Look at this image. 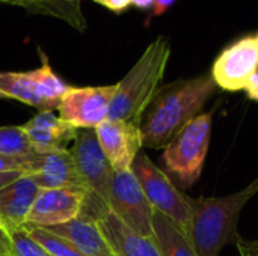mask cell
I'll list each match as a JSON object with an SVG mask.
<instances>
[{"label":"cell","mask_w":258,"mask_h":256,"mask_svg":"<svg viewBox=\"0 0 258 256\" xmlns=\"http://www.w3.org/2000/svg\"><path fill=\"white\" fill-rule=\"evenodd\" d=\"M216 88L212 74L181 78L160 86L141 122L144 146L165 148L201 113Z\"/></svg>","instance_id":"cell-1"},{"label":"cell","mask_w":258,"mask_h":256,"mask_svg":"<svg viewBox=\"0 0 258 256\" xmlns=\"http://www.w3.org/2000/svg\"><path fill=\"white\" fill-rule=\"evenodd\" d=\"M169 57L171 44L166 36L160 35L145 48L124 78L116 83L109 119L141 127L147 109L160 89Z\"/></svg>","instance_id":"cell-2"},{"label":"cell","mask_w":258,"mask_h":256,"mask_svg":"<svg viewBox=\"0 0 258 256\" xmlns=\"http://www.w3.org/2000/svg\"><path fill=\"white\" fill-rule=\"evenodd\" d=\"M258 193V178L240 192L221 198H190V240L200 256H219L228 243H237V222L243 207Z\"/></svg>","instance_id":"cell-3"},{"label":"cell","mask_w":258,"mask_h":256,"mask_svg":"<svg viewBox=\"0 0 258 256\" xmlns=\"http://www.w3.org/2000/svg\"><path fill=\"white\" fill-rule=\"evenodd\" d=\"M70 152L86 190L80 216L98 220L110 213L109 193L115 172L100 146L95 130H79Z\"/></svg>","instance_id":"cell-4"},{"label":"cell","mask_w":258,"mask_h":256,"mask_svg":"<svg viewBox=\"0 0 258 256\" xmlns=\"http://www.w3.org/2000/svg\"><path fill=\"white\" fill-rule=\"evenodd\" d=\"M212 113H200L166 146L162 155L166 170L181 187H192L201 177L212 139Z\"/></svg>","instance_id":"cell-5"},{"label":"cell","mask_w":258,"mask_h":256,"mask_svg":"<svg viewBox=\"0 0 258 256\" xmlns=\"http://www.w3.org/2000/svg\"><path fill=\"white\" fill-rule=\"evenodd\" d=\"M150 205L154 211L168 217L183 232L190 237L192 207L190 198L183 195L165 170L151 161V158L139 152L132 166Z\"/></svg>","instance_id":"cell-6"},{"label":"cell","mask_w":258,"mask_h":256,"mask_svg":"<svg viewBox=\"0 0 258 256\" xmlns=\"http://www.w3.org/2000/svg\"><path fill=\"white\" fill-rule=\"evenodd\" d=\"M41 59L42 63L36 69L26 72H0V92H3L6 98L39 109V112H53L57 109L70 86L57 77L42 51Z\"/></svg>","instance_id":"cell-7"},{"label":"cell","mask_w":258,"mask_h":256,"mask_svg":"<svg viewBox=\"0 0 258 256\" xmlns=\"http://www.w3.org/2000/svg\"><path fill=\"white\" fill-rule=\"evenodd\" d=\"M109 208L110 213H113L132 231L142 237L154 238V210L132 169L113 174L109 193Z\"/></svg>","instance_id":"cell-8"},{"label":"cell","mask_w":258,"mask_h":256,"mask_svg":"<svg viewBox=\"0 0 258 256\" xmlns=\"http://www.w3.org/2000/svg\"><path fill=\"white\" fill-rule=\"evenodd\" d=\"M116 84L68 88L57 110L59 118L77 130H95L109 119V109Z\"/></svg>","instance_id":"cell-9"},{"label":"cell","mask_w":258,"mask_h":256,"mask_svg":"<svg viewBox=\"0 0 258 256\" xmlns=\"http://www.w3.org/2000/svg\"><path fill=\"white\" fill-rule=\"evenodd\" d=\"M258 71V38L243 36L224 48L212 66V77L218 88L243 91L248 80Z\"/></svg>","instance_id":"cell-10"},{"label":"cell","mask_w":258,"mask_h":256,"mask_svg":"<svg viewBox=\"0 0 258 256\" xmlns=\"http://www.w3.org/2000/svg\"><path fill=\"white\" fill-rule=\"evenodd\" d=\"M86 192L83 189H48L36 196L26 225L51 228L63 225L82 214Z\"/></svg>","instance_id":"cell-11"},{"label":"cell","mask_w":258,"mask_h":256,"mask_svg":"<svg viewBox=\"0 0 258 256\" xmlns=\"http://www.w3.org/2000/svg\"><path fill=\"white\" fill-rule=\"evenodd\" d=\"M95 134L113 172L130 170L144 146L141 127L125 121L106 119L95 128Z\"/></svg>","instance_id":"cell-12"},{"label":"cell","mask_w":258,"mask_h":256,"mask_svg":"<svg viewBox=\"0 0 258 256\" xmlns=\"http://www.w3.org/2000/svg\"><path fill=\"white\" fill-rule=\"evenodd\" d=\"M36 154H50L71 148L79 130L56 116L51 110L39 112L21 125Z\"/></svg>","instance_id":"cell-13"},{"label":"cell","mask_w":258,"mask_h":256,"mask_svg":"<svg viewBox=\"0 0 258 256\" xmlns=\"http://www.w3.org/2000/svg\"><path fill=\"white\" fill-rule=\"evenodd\" d=\"M29 175L33 178V181L41 190L71 187L85 190L70 149L50 154H39L36 167Z\"/></svg>","instance_id":"cell-14"},{"label":"cell","mask_w":258,"mask_h":256,"mask_svg":"<svg viewBox=\"0 0 258 256\" xmlns=\"http://www.w3.org/2000/svg\"><path fill=\"white\" fill-rule=\"evenodd\" d=\"M39 192L41 189L29 174H23L14 183L0 189V217L6 229L26 225V219Z\"/></svg>","instance_id":"cell-15"},{"label":"cell","mask_w":258,"mask_h":256,"mask_svg":"<svg viewBox=\"0 0 258 256\" xmlns=\"http://www.w3.org/2000/svg\"><path fill=\"white\" fill-rule=\"evenodd\" d=\"M56 235L70 241L85 256H116L115 250L103 235L97 220L79 216L63 225L47 228Z\"/></svg>","instance_id":"cell-16"},{"label":"cell","mask_w":258,"mask_h":256,"mask_svg":"<svg viewBox=\"0 0 258 256\" xmlns=\"http://www.w3.org/2000/svg\"><path fill=\"white\" fill-rule=\"evenodd\" d=\"M97 223L116 256H163L156 238L136 234L113 213H107Z\"/></svg>","instance_id":"cell-17"},{"label":"cell","mask_w":258,"mask_h":256,"mask_svg":"<svg viewBox=\"0 0 258 256\" xmlns=\"http://www.w3.org/2000/svg\"><path fill=\"white\" fill-rule=\"evenodd\" d=\"M153 226L154 238L163 256H200L194 247L190 237L163 214L154 211Z\"/></svg>","instance_id":"cell-18"},{"label":"cell","mask_w":258,"mask_h":256,"mask_svg":"<svg viewBox=\"0 0 258 256\" xmlns=\"http://www.w3.org/2000/svg\"><path fill=\"white\" fill-rule=\"evenodd\" d=\"M29 235L50 256H85L82 255L70 241L48 231L47 228L24 225Z\"/></svg>","instance_id":"cell-19"},{"label":"cell","mask_w":258,"mask_h":256,"mask_svg":"<svg viewBox=\"0 0 258 256\" xmlns=\"http://www.w3.org/2000/svg\"><path fill=\"white\" fill-rule=\"evenodd\" d=\"M0 154L15 157H33L36 151L20 127H0Z\"/></svg>","instance_id":"cell-20"},{"label":"cell","mask_w":258,"mask_h":256,"mask_svg":"<svg viewBox=\"0 0 258 256\" xmlns=\"http://www.w3.org/2000/svg\"><path fill=\"white\" fill-rule=\"evenodd\" d=\"M11 238L12 256H50L26 231V228L6 229Z\"/></svg>","instance_id":"cell-21"},{"label":"cell","mask_w":258,"mask_h":256,"mask_svg":"<svg viewBox=\"0 0 258 256\" xmlns=\"http://www.w3.org/2000/svg\"><path fill=\"white\" fill-rule=\"evenodd\" d=\"M38 158H39V154L33 157H15V155L0 154V174L3 172L32 174L36 167Z\"/></svg>","instance_id":"cell-22"},{"label":"cell","mask_w":258,"mask_h":256,"mask_svg":"<svg viewBox=\"0 0 258 256\" xmlns=\"http://www.w3.org/2000/svg\"><path fill=\"white\" fill-rule=\"evenodd\" d=\"M94 2L115 14H121V12L127 11L128 6L132 5V0H94Z\"/></svg>","instance_id":"cell-23"},{"label":"cell","mask_w":258,"mask_h":256,"mask_svg":"<svg viewBox=\"0 0 258 256\" xmlns=\"http://www.w3.org/2000/svg\"><path fill=\"white\" fill-rule=\"evenodd\" d=\"M177 0H154V5H153V11H151V14L148 15V21H147V24L151 21V18H154V17H159V15H163L174 3H175Z\"/></svg>","instance_id":"cell-24"},{"label":"cell","mask_w":258,"mask_h":256,"mask_svg":"<svg viewBox=\"0 0 258 256\" xmlns=\"http://www.w3.org/2000/svg\"><path fill=\"white\" fill-rule=\"evenodd\" d=\"M242 256H258V241H243L242 238L236 243Z\"/></svg>","instance_id":"cell-25"},{"label":"cell","mask_w":258,"mask_h":256,"mask_svg":"<svg viewBox=\"0 0 258 256\" xmlns=\"http://www.w3.org/2000/svg\"><path fill=\"white\" fill-rule=\"evenodd\" d=\"M243 91L246 92V95H248L249 100L257 101L258 103V71L248 80V83H246V86H245Z\"/></svg>","instance_id":"cell-26"},{"label":"cell","mask_w":258,"mask_h":256,"mask_svg":"<svg viewBox=\"0 0 258 256\" xmlns=\"http://www.w3.org/2000/svg\"><path fill=\"white\" fill-rule=\"evenodd\" d=\"M0 255H12L11 238L6 231H0Z\"/></svg>","instance_id":"cell-27"},{"label":"cell","mask_w":258,"mask_h":256,"mask_svg":"<svg viewBox=\"0 0 258 256\" xmlns=\"http://www.w3.org/2000/svg\"><path fill=\"white\" fill-rule=\"evenodd\" d=\"M21 175H23L21 172H3V174H0V189H3L5 186L14 183Z\"/></svg>","instance_id":"cell-28"},{"label":"cell","mask_w":258,"mask_h":256,"mask_svg":"<svg viewBox=\"0 0 258 256\" xmlns=\"http://www.w3.org/2000/svg\"><path fill=\"white\" fill-rule=\"evenodd\" d=\"M132 5H135L138 9H150L154 5V0H132Z\"/></svg>","instance_id":"cell-29"},{"label":"cell","mask_w":258,"mask_h":256,"mask_svg":"<svg viewBox=\"0 0 258 256\" xmlns=\"http://www.w3.org/2000/svg\"><path fill=\"white\" fill-rule=\"evenodd\" d=\"M29 2H47V0H15V3H29ZM68 2H74V0H68Z\"/></svg>","instance_id":"cell-30"},{"label":"cell","mask_w":258,"mask_h":256,"mask_svg":"<svg viewBox=\"0 0 258 256\" xmlns=\"http://www.w3.org/2000/svg\"><path fill=\"white\" fill-rule=\"evenodd\" d=\"M0 231H6V226H5V222L2 217H0Z\"/></svg>","instance_id":"cell-31"},{"label":"cell","mask_w":258,"mask_h":256,"mask_svg":"<svg viewBox=\"0 0 258 256\" xmlns=\"http://www.w3.org/2000/svg\"><path fill=\"white\" fill-rule=\"evenodd\" d=\"M0 100H6V95L3 92H0Z\"/></svg>","instance_id":"cell-32"},{"label":"cell","mask_w":258,"mask_h":256,"mask_svg":"<svg viewBox=\"0 0 258 256\" xmlns=\"http://www.w3.org/2000/svg\"><path fill=\"white\" fill-rule=\"evenodd\" d=\"M2 2H9V3H12V2H14V3H15V0H2Z\"/></svg>","instance_id":"cell-33"},{"label":"cell","mask_w":258,"mask_h":256,"mask_svg":"<svg viewBox=\"0 0 258 256\" xmlns=\"http://www.w3.org/2000/svg\"><path fill=\"white\" fill-rule=\"evenodd\" d=\"M0 256H12V255H0Z\"/></svg>","instance_id":"cell-34"},{"label":"cell","mask_w":258,"mask_h":256,"mask_svg":"<svg viewBox=\"0 0 258 256\" xmlns=\"http://www.w3.org/2000/svg\"><path fill=\"white\" fill-rule=\"evenodd\" d=\"M257 38H258V33H257Z\"/></svg>","instance_id":"cell-35"}]
</instances>
